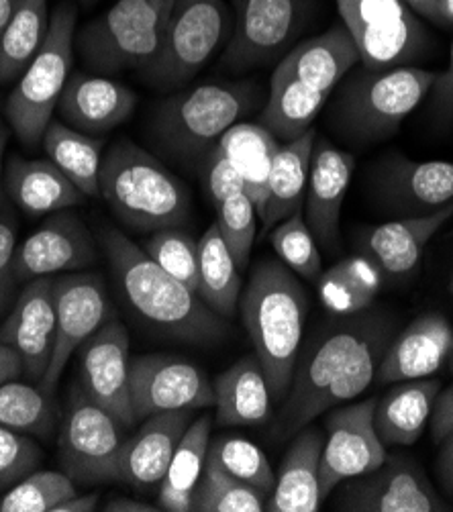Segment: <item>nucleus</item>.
<instances>
[{
	"label": "nucleus",
	"instance_id": "f257e3e1",
	"mask_svg": "<svg viewBox=\"0 0 453 512\" xmlns=\"http://www.w3.org/2000/svg\"><path fill=\"white\" fill-rule=\"evenodd\" d=\"M392 325L378 315H351L331 327L296 364L282 413L278 439L286 441L333 406L360 396L374 382L390 343Z\"/></svg>",
	"mask_w": 453,
	"mask_h": 512
},
{
	"label": "nucleus",
	"instance_id": "f03ea898",
	"mask_svg": "<svg viewBox=\"0 0 453 512\" xmlns=\"http://www.w3.org/2000/svg\"><path fill=\"white\" fill-rule=\"evenodd\" d=\"M103 247L125 300L149 327L194 345H213L229 335L227 319L151 260L123 231L105 229Z\"/></svg>",
	"mask_w": 453,
	"mask_h": 512
},
{
	"label": "nucleus",
	"instance_id": "7ed1b4c3",
	"mask_svg": "<svg viewBox=\"0 0 453 512\" xmlns=\"http://www.w3.org/2000/svg\"><path fill=\"white\" fill-rule=\"evenodd\" d=\"M239 311L254 353L266 372L272 398L284 400L309 317L305 288L280 260H262L239 298Z\"/></svg>",
	"mask_w": 453,
	"mask_h": 512
},
{
	"label": "nucleus",
	"instance_id": "20e7f679",
	"mask_svg": "<svg viewBox=\"0 0 453 512\" xmlns=\"http://www.w3.org/2000/svg\"><path fill=\"white\" fill-rule=\"evenodd\" d=\"M98 196L119 221L139 233L184 227L190 219V192L184 182L129 139L117 141L105 153Z\"/></svg>",
	"mask_w": 453,
	"mask_h": 512
},
{
	"label": "nucleus",
	"instance_id": "39448f33",
	"mask_svg": "<svg viewBox=\"0 0 453 512\" xmlns=\"http://www.w3.org/2000/svg\"><path fill=\"white\" fill-rule=\"evenodd\" d=\"M260 90L249 82H211L168 98L154 119V137L170 156L203 158L233 125L254 111Z\"/></svg>",
	"mask_w": 453,
	"mask_h": 512
},
{
	"label": "nucleus",
	"instance_id": "423d86ee",
	"mask_svg": "<svg viewBox=\"0 0 453 512\" xmlns=\"http://www.w3.org/2000/svg\"><path fill=\"white\" fill-rule=\"evenodd\" d=\"M437 72L402 66L366 70L349 78L339 94L335 121L339 131L360 143L386 139L398 131L431 92Z\"/></svg>",
	"mask_w": 453,
	"mask_h": 512
},
{
	"label": "nucleus",
	"instance_id": "0eeeda50",
	"mask_svg": "<svg viewBox=\"0 0 453 512\" xmlns=\"http://www.w3.org/2000/svg\"><path fill=\"white\" fill-rule=\"evenodd\" d=\"M76 21L78 13L72 5H60L52 13L41 49L17 78L7 100V119L25 147H37L54 121L74 64Z\"/></svg>",
	"mask_w": 453,
	"mask_h": 512
},
{
	"label": "nucleus",
	"instance_id": "6e6552de",
	"mask_svg": "<svg viewBox=\"0 0 453 512\" xmlns=\"http://www.w3.org/2000/svg\"><path fill=\"white\" fill-rule=\"evenodd\" d=\"M174 0H117L76 33L84 62L103 74L147 68L160 54Z\"/></svg>",
	"mask_w": 453,
	"mask_h": 512
},
{
	"label": "nucleus",
	"instance_id": "1a4fd4ad",
	"mask_svg": "<svg viewBox=\"0 0 453 512\" xmlns=\"http://www.w3.org/2000/svg\"><path fill=\"white\" fill-rule=\"evenodd\" d=\"M233 15L227 0H174L164 41L145 78L158 88L192 80L229 41Z\"/></svg>",
	"mask_w": 453,
	"mask_h": 512
},
{
	"label": "nucleus",
	"instance_id": "9d476101",
	"mask_svg": "<svg viewBox=\"0 0 453 512\" xmlns=\"http://www.w3.org/2000/svg\"><path fill=\"white\" fill-rule=\"evenodd\" d=\"M335 5L362 68H402L425 56L429 33L402 0H335Z\"/></svg>",
	"mask_w": 453,
	"mask_h": 512
},
{
	"label": "nucleus",
	"instance_id": "9b49d317",
	"mask_svg": "<svg viewBox=\"0 0 453 512\" xmlns=\"http://www.w3.org/2000/svg\"><path fill=\"white\" fill-rule=\"evenodd\" d=\"M127 427L107 408L90 400L84 390L68 400L62 429L60 457L64 472L82 484L121 480L123 431Z\"/></svg>",
	"mask_w": 453,
	"mask_h": 512
},
{
	"label": "nucleus",
	"instance_id": "f8f14e48",
	"mask_svg": "<svg viewBox=\"0 0 453 512\" xmlns=\"http://www.w3.org/2000/svg\"><path fill=\"white\" fill-rule=\"evenodd\" d=\"M233 29L221 66L243 72L278 60L307 23V0H231Z\"/></svg>",
	"mask_w": 453,
	"mask_h": 512
},
{
	"label": "nucleus",
	"instance_id": "ddd939ff",
	"mask_svg": "<svg viewBox=\"0 0 453 512\" xmlns=\"http://www.w3.org/2000/svg\"><path fill=\"white\" fill-rule=\"evenodd\" d=\"M337 510L351 512H445L451 504L435 490L411 457L392 455L376 470L343 482Z\"/></svg>",
	"mask_w": 453,
	"mask_h": 512
},
{
	"label": "nucleus",
	"instance_id": "4468645a",
	"mask_svg": "<svg viewBox=\"0 0 453 512\" xmlns=\"http://www.w3.org/2000/svg\"><path fill=\"white\" fill-rule=\"evenodd\" d=\"M131 404L137 421L151 415L215 406V388L196 364L176 355H139L131 360Z\"/></svg>",
	"mask_w": 453,
	"mask_h": 512
},
{
	"label": "nucleus",
	"instance_id": "2eb2a0df",
	"mask_svg": "<svg viewBox=\"0 0 453 512\" xmlns=\"http://www.w3.org/2000/svg\"><path fill=\"white\" fill-rule=\"evenodd\" d=\"M113 319L107 288L92 274L56 276V343L39 388L54 396L72 355Z\"/></svg>",
	"mask_w": 453,
	"mask_h": 512
},
{
	"label": "nucleus",
	"instance_id": "dca6fc26",
	"mask_svg": "<svg viewBox=\"0 0 453 512\" xmlns=\"http://www.w3.org/2000/svg\"><path fill=\"white\" fill-rule=\"evenodd\" d=\"M376 398L333 411L325 421L327 439L321 455L323 500L343 482L364 476L386 459V445L374 425Z\"/></svg>",
	"mask_w": 453,
	"mask_h": 512
},
{
	"label": "nucleus",
	"instance_id": "f3484780",
	"mask_svg": "<svg viewBox=\"0 0 453 512\" xmlns=\"http://www.w3.org/2000/svg\"><path fill=\"white\" fill-rule=\"evenodd\" d=\"M374 198L394 215L419 217L453 202V162L384 158L370 180Z\"/></svg>",
	"mask_w": 453,
	"mask_h": 512
},
{
	"label": "nucleus",
	"instance_id": "a211bd4d",
	"mask_svg": "<svg viewBox=\"0 0 453 512\" xmlns=\"http://www.w3.org/2000/svg\"><path fill=\"white\" fill-rule=\"evenodd\" d=\"M84 394L115 415L127 429L137 423L131 404L129 335L123 323L111 319L80 347Z\"/></svg>",
	"mask_w": 453,
	"mask_h": 512
},
{
	"label": "nucleus",
	"instance_id": "6ab92c4d",
	"mask_svg": "<svg viewBox=\"0 0 453 512\" xmlns=\"http://www.w3.org/2000/svg\"><path fill=\"white\" fill-rule=\"evenodd\" d=\"M0 341L23 360V372L41 382L56 343V276L25 282L9 317L0 323Z\"/></svg>",
	"mask_w": 453,
	"mask_h": 512
},
{
	"label": "nucleus",
	"instance_id": "aec40b11",
	"mask_svg": "<svg viewBox=\"0 0 453 512\" xmlns=\"http://www.w3.org/2000/svg\"><path fill=\"white\" fill-rule=\"evenodd\" d=\"M96 258L92 235L84 221L68 211L54 213L31 233L15 255L17 282L60 276L90 266Z\"/></svg>",
	"mask_w": 453,
	"mask_h": 512
},
{
	"label": "nucleus",
	"instance_id": "412c9836",
	"mask_svg": "<svg viewBox=\"0 0 453 512\" xmlns=\"http://www.w3.org/2000/svg\"><path fill=\"white\" fill-rule=\"evenodd\" d=\"M354 172L356 160L351 153L335 147L325 137L315 139L302 215L319 247L327 251H335L339 245L341 209Z\"/></svg>",
	"mask_w": 453,
	"mask_h": 512
},
{
	"label": "nucleus",
	"instance_id": "4be33fe9",
	"mask_svg": "<svg viewBox=\"0 0 453 512\" xmlns=\"http://www.w3.org/2000/svg\"><path fill=\"white\" fill-rule=\"evenodd\" d=\"M135 105L137 94L123 82L74 72L56 111L66 125L94 137L123 125L133 115Z\"/></svg>",
	"mask_w": 453,
	"mask_h": 512
},
{
	"label": "nucleus",
	"instance_id": "5701e85b",
	"mask_svg": "<svg viewBox=\"0 0 453 512\" xmlns=\"http://www.w3.org/2000/svg\"><path fill=\"white\" fill-rule=\"evenodd\" d=\"M453 353V327L439 313L417 317L388 343L376 378L380 382H409L439 372Z\"/></svg>",
	"mask_w": 453,
	"mask_h": 512
},
{
	"label": "nucleus",
	"instance_id": "b1692460",
	"mask_svg": "<svg viewBox=\"0 0 453 512\" xmlns=\"http://www.w3.org/2000/svg\"><path fill=\"white\" fill-rule=\"evenodd\" d=\"M453 219V202L419 217H402L370 227L362 239V253L372 258L384 276H409L421 262L429 241Z\"/></svg>",
	"mask_w": 453,
	"mask_h": 512
},
{
	"label": "nucleus",
	"instance_id": "393cba45",
	"mask_svg": "<svg viewBox=\"0 0 453 512\" xmlns=\"http://www.w3.org/2000/svg\"><path fill=\"white\" fill-rule=\"evenodd\" d=\"M194 421V411L160 413L143 419L137 433L125 439L121 453V480L135 488L162 484L172 457Z\"/></svg>",
	"mask_w": 453,
	"mask_h": 512
},
{
	"label": "nucleus",
	"instance_id": "a878e982",
	"mask_svg": "<svg viewBox=\"0 0 453 512\" xmlns=\"http://www.w3.org/2000/svg\"><path fill=\"white\" fill-rule=\"evenodd\" d=\"M356 66H360V54L354 39L343 25H335L292 47L272 74L331 94Z\"/></svg>",
	"mask_w": 453,
	"mask_h": 512
},
{
	"label": "nucleus",
	"instance_id": "bb28decb",
	"mask_svg": "<svg viewBox=\"0 0 453 512\" xmlns=\"http://www.w3.org/2000/svg\"><path fill=\"white\" fill-rule=\"evenodd\" d=\"M323 433L305 427L298 431L282 459L276 474V486L268 496L266 510L270 512H317L321 496V455Z\"/></svg>",
	"mask_w": 453,
	"mask_h": 512
},
{
	"label": "nucleus",
	"instance_id": "cd10ccee",
	"mask_svg": "<svg viewBox=\"0 0 453 512\" xmlns=\"http://www.w3.org/2000/svg\"><path fill=\"white\" fill-rule=\"evenodd\" d=\"M215 388V421L219 427L264 425L272 415V390L256 353L237 360L219 374Z\"/></svg>",
	"mask_w": 453,
	"mask_h": 512
},
{
	"label": "nucleus",
	"instance_id": "c85d7f7f",
	"mask_svg": "<svg viewBox=\"0 0 453 512\" xmlns=\"http://www.w3.org/2000/svg\"><path fill=\"white\" fill-rule=\"evenodd\" d=\"M5 190L31 217L62 213L84 202V194L49 160L13 158L7 166Z\"/></svg>",
	"mask_w": 453,
	"mask_h": 512
},
{
	"label": "nucleus",
	"instance_id": "c756f323",
	"mask_svg": "<svg viewBox=\"0 0 453 512\" xmlns=\"http://www.w3.org/2000/svg\"><path fill=\"white\" fill-rule=\"evenodd\" d=\"M439 392L441 382L431 376L398 382L388 390L374 408V425L382 443L386 447L417 443L433 415Z\"/></svg>",
	"mask_w": 453,
	"mask_h": 512
},
{
	"label": "nucleus",
	"instance_id": "7c9ffc66",
	"mask_svg": "<svg viewBox=\"0 0 453 512\" xmlns=\"http://www.w3.org/2000/svg\"><path fill=\"white\" fill-rule=\"evenodd\" d=\"M317 133L311 129L292 141L278 147L272 162V172L268 180V198L262 213L264 229L270 231L280 221L302 211L305 192L311 172V158Z\"/></svg>",
	"mask_w": 453,
	"mask_h": 512
},
{
	"label": "nucleus",
	"instance_id": "2f4dec72",
	"mask_svg": "<svg viewBox=\"0 0 453 512\" xmlns=\"http://www.w3.org/2000/svg\"><path fill=\"white\" fill-rule=\"evenodd\" d=\"M219 151L231 162L245 182V192L256 204L258 217L262 219L268 180L272 172V162L278 153V139L264 127L254 123H237L217 141Z\"/></svg>",
	"mask_w": 453,
	"mask_h": 512
},
{
	"label": "nucleus",
	"instance_id": "473e14b6",
	"mask_svg": "<svg viewBox=\"0 0 453 512\" xmlns=\"http://www.w3.org/2000/svg\"><path fill=\"white\" fill-rule=\"evenodd\" d=\"M384 278V272L372 258L366 253H356L325 270L317 280V290L331 315L351 317L370 309Z\"/></svg>",
	"mask_w": 453,
	"mask_h": 512
},
{
	"label": "nucleus",
	"instance_id": "72a5a7b5",
	"mask_svg": "<svg viewBox=\"0 0 453 512\" xmlns=\"http://www.w3.org/2000/svg\"><path fill=\"white\" fill-rule=\"evenodd\" d=\"M241 288V270L215 223L198 239V296L219 317L233 319Z\"/></svg>",
	"mask_w": 453,
	"mask_h": 512
},
{
	"label": "nucleus",
	"instance_id": "f704fd0d",
	"mask_svg": "<svg viewBox=\"0 0 453 512\" xmlns=\"http://www.w3.org/2000/svg\"><path fill=\"white\" fill-rule=\"evenodd\" d=\"M211 425H213L211 415L198 417L188 425L172 457L170 468L162 480V488L158 496L160 510L192 512L194 490L207 466V455L211 445Z\"/></svg>",
	"mask_w": 453,
	"mask_h": 512
},
{
	"label": "nucleus",
	"instance_id": "c9c22d12",
	"mask_svg": "<svg viewBox=\"0 0 453 512\" xmlns=\"http://www.w3.org/2000/svg\"><path fill=\"white\" fill-rule=\"evenodd\" d=\"M43 149L52 162L84 196H96L103 170V143L64 121H52L43 135Z\"/></svg>",
	"mask_w": 453,
	"mask_h": 512
},
{
	"label": "nucleus",
	"instance_id": "e433bc0d",
	"mask_svg": "<svg viewBox=\"0 0 453 512\" xmlns=\"http://www.w3.org/2000/svg\"><path fill=\"white\" fill-rule=\"evenodd\" d=\"M327 100L329 94L325 92L272 74L270 94L260 125H264L278 141H292L313 129V123Z\"/></svg>",
	"mask_w": 453,
	"mask_h": 512
},
{
	"label": "nucleus",
	"instance_id": "4c0bfd02",
	"mask_svg": "<svg viewBox=\"0 0 453 512\" xmlns=\"http://www.w3.org/2000/svg\"><path fill=\"white\" fill-rule=\"evenodd\" d=\"M47 0H19V5L0 35V86L17 82L41 49L49 29Z\"/></svg>",
	"mask_w": 453,
	"mask_h": 512
},
{
	"label": "nucleus",
	"instance_id": "58836bf2",
	"mask_svg": "<svg viewBox=\"0 0 453 512\" xmlns=\"http://www.w3.org/2000/svg\"><path fill=\"white\" fill-rule=\"evenodd\" d=\"M266 502L268 494L231 478L207 459L194 490L192 512H264Z\"/></svg>",
	"mask_w": 453,
	"mask_h": 512
},
{
	"label": "nucleus",
	"instance_id": "ea45409f",
	"mask_svg": "<svg viewBox=\"0 0 453 512\" xmlns=\"http://www.w3.org/2000/svg\"><path fill=\"white\" fill-rule=\"evenodd\" d=\"M56 421L52 396L17 380L0 386V425L45 437Z\"/></svg>",
	"mask_w": 453,
	"mask_h": 512
},
{
	"label": "nucleus",
	"instance_id": "a19ab883",
	"mask_svg": "<svg viewBox=\"0 0 453 512\" xmlns=\"http://www.w3.org/2000/svg\"><path fill=\"white\" fill-rule=\"evenodd\" d=\"M207 459L219 466L223 472H227L231 478L247 486H254L268 496L276 486V474L266 453L249 439L219 437L209 445Z\"/></svg>",
	"mask_w": 453,
	"mask_h": 512
},
{
	"label": "nucleus",
	"instance_id": "79ce46f5",
	"mask_svg": "<svg viewBox=\"0 0 453 512\" xmlns=\"http://www.w3.org/2000/svg\"><path fill=\"white\" fill-rule=\"evenodd\" d=\"M270 243L278 260L290 268L296 276L309 282H317L323 274L321 247L309 229L302 211L290 215L270 229Z\"/></svg>",
	"mask_w": 453,
	"mask_h": 512
},
{
	"label": "nucleus",
	"instance_id": "37998d69",
	"mask_svg": "<svg viewBox=\"0 0 453 512\" xmlns=\"http://www.w3.org/2000/svg\"><path fill=\"white\" fill-rule=\"evenodd\" d=\"M76 494V482L66 472H31L0 496V512H54Z\"/></svg>",
	"mask_w": 453,
	"mask_h": 512
},
{
	"label": "nucleus",
	"instance_id": "c03bdc74",
	"mask_svg": "<svg viewBox=\"0 0 453 512\" xmlns=\"http://www.w3.org/2000/svg\"><path fill=\"white\" fill-rule=\"evenodd\" d=\"M145 253L168 274L198 294V241L182 227H168L149 235Z\"/></svg>",
	"mask_w": 453,
	"mask_h": 512
},
{
	"label": "nucleus",
	"instance_id": "a18cd8bd",
	"mask_svg": "<svg viewBox=\"0 0 453 512\" xmlns=\"http://www.w3.org/2000/svg\"><path fill=\"white\" fill-rule=\"evenodd\" d=\"M258 209L247 192L235 194L217 207V227L227 243L239 270H245L251 260L258 233Z\"/></svg>",
	"mask_w": 453,
	"mask_h": 512
},
{
	"label": "nucleus",
	"instance_id": "49530a36",
	"mask_svg": "<svg viewBox=\"0 0 453 512\" xmlns=\"http://www.w3.org/2000/svg\"><path fill=\"white\" fill-rule=\"evenodd\" d=\"M41 464V449L29 433L0 425V490L15 486Z\"/></svg>",
	"mask_w": 453,
	"mask_h": 512
},
{
	"label": "nucleus",
	"instance_id": "de8ad7c7",
	"mask_svg": "<svg viewBox=\"0 0 453 512\" xmlns=\"http://www.w3.org/2000/svg\"><path fill=\"white\" fill-rule=\"evenodd\" d=\"M205 182L215 209L227 198L245 192L243 178L219 151L217 145L205 156Z\"/></svg>",
	"mask_w": 453,
	"mask_h": 512
},
{
	"label": "nucleus",
	"instance_id": "09e8293b",
	"mask_svg": "<svg viewBox=\"0 0 453 512\" xmlns=\"http://www.w3.org/2000/svg\"><path fill=\"white\" fill-rule=\"evenodd\" d=\"M17 233L7 221H0V313L7 311L13 300L17 282L15 255H17Z\"/></svg>",
	"mask_w": 453,
	"mask_h": 512
},
{
	"label": "nucleus",
	"instance_id": "8fccbe9b",
	"mask_svg": "<svg viewBox=\"0 0 453 512\" xmlns=\"http://www.w3.org/2000/svg\"><path fill=\"white\" fill-rule=\"evenodd\" d=\"M431 96L435 115L441 121H453V41L449 49V64L441 74H437Z\"/></svg>",
	"mask_w": 453,
	"mask_h": 512
},
{
	"label": "nucleus",
	"instance_id": "3c124183",
	"mask_svg": "<svg viewBox=\"0 0 453 512\" xmlns=\"http://www.w3.org/2000/svg\"><path fill=\"white\" fill-rule=\"evenodd\" d=\"M449 433H453V386L439 392L431 415L433 441L439 443Z\"/></svg>",
	"mask_w": 453,
	"mask_h": 512
},
{
	"label": "nucleus",
	"instance_id": "603ef678",
	"mask_svg": "<svg viewBox=\"0 0 453 512\" xmlns=\"http://www.w3.org/2000/svg\"><path fill=\"white\" fill-rule=\"evenodd\" d=\"M437 453V462H435V470H437V478L441 484V490L453 498V433H449L447 437H443Z\"/></svg>",
	"mask_w": 453,
	"mask_h": 512
},
{
	"label": "nucleus",
	"instance_id": "864d4df0",
	"mask_svg": "<svg viewBox=\"0 0 453 512\" xmlns=\"http://www.w3.org/2000/svg\"><path fill=\"white\" fill-rule=\"evenodd\" d=\"M23 374L21 355L7 343L0 341V386L17 380Z\"/></svg>",
	"mask_w": 453,
	"mask_h": 512
},
{
	"label": "nucleus",
	"instance_id": "5fc2aeb1",
	"mask_svg": "<svg viewBox=\"0 0 453 512\" xmlns=\"http://www.w3.org/2000/svg\"><path fill=\"white\" fill-rule=\"evenodd\" d=\"M98 506V494H84L78 496V492L64 502H60L54 512H92Z\"/></svg>",
	"mask_w": 453,
	"mask_h": 512
},
{
	"label": "nucleus",
	"instance_id": "6e6d98bb",
	"mask_svg": "<svg viewBox=\"0 0 453 512\" xmlns=\"http://www.w3.org/2000/svg\"><path fill=\"white\" fill-rule=\"evenodd\" d=\"M109 512H158L160 506L139 502V500H129V498H117L107 504Z\"/></svg>",
	"mask_w": 453,
	"mask_h": 512
},
{
	"label": "nucleus",
	"instance_id": "4d7b16f0",
	"mask_svg": "<svg viewBox=\"0 0 453 512\" xmlns=\"http://www.w3.org/2000/svg\"><path fill=\"white\" fill-rule=\"evenodd\" d=\"M435 25L453 29V0H435Z\"/></svg>",
	"mask_w": 453,
	"mask_h": 512
},
{
	"label": "nucleus",
	"instance_id": "13d9d810",
	"mask_svg": "<svg viewBox=\"0 0 453 512\" xmlns=\"http://www.w3.org/2000/svg\"><path fill=\"white\" fill-rule=\"evenodd\" d=\"M413 13H417L421 19L431 21L435 19V0H402Z\"/></svg>",
	"mask_w": 453,
	"mask_h": 512
},
{
	"label": "nucleus",
	"instance_id": "bf43d9fd",
	"mask_svg": "<svg viewBox=\"0 0 453 512\" xmlns=\"http://www.w3.org/2000/svg\"><path fill=\"white\" fill-rule=\"evenodd\" d=\"M17 5H19V0H0V35H3L5 27L9 25Z\"/></svg>",
	"mask_w": 453,
	"mask_h": 512
},
{
	"label": "nucleus",
	"instance_id": "052dcab7",
	"mask_svg": "<svg viewBox=\"0 0 453 512\" xmlns=\"http://www.w3.org/2000/svg\"><path fill=\"white\" fill-rule=\"evenodd\" d=\"M7 141H9V133L5 131L3 135H0V207H3V186H5V180H3V153H5V147H7Z\"/></svg>",
	"mask_w": 453,
	"mask_h": 512
},
{
	"label": "nucleus",
	"instance_id": "680f3d73",
	"mask_svg": "<svg viewBox=\"0 0 453 512\" xmlns=\"http://www.w3.org/2000/svg\"><path fill=\"white\" fill-rule=\"evenodd\" d=\"M447 364H449V370H451V374H453V353H451V357H449V362H447Z\"/></svg>",
	"mask_w": 453,
	"mask_h": 512
},
{
	"label": "nucleus",
	"instance_id": "e2e57ef3",
	"mask_svg": "<svg viewBox=\"0 0 453 512\" xmlns=\"http://www.w3.org/2000/svg\"><path fill=\"white\" fill-rule=\"evenodd\" d=\"M5 133V127H3V117H0V135Z\"/></svg>",
	"mask_w": 453,
	"mask_h": 512
},
{
	"label": "nucleus",
	"instance_id": "0e129e2a",
	"mask_svg": "<svg viewBox=\"0 0 453 512\" xmlns=\"http://www.w3.org/2000/svg\"><path fill=\"white\" fill-rule=\"evenodd\" d=\"M449 290H451V294H453V278H451V282H449Z\"/></svg>",
	"mask_w": 453,
	"mask_h": 512
},
{
	"label": "nucleus",
	"instance_id": "69168bd1",
	"mask_svg": "<svg viewBox=\"0 0 453 512\" xmlns=\"http://www.w3.org/2000/svg\"><path fill=\"white\" fill-rule=\"evenodd\" d=\"M82 3H86V5H90V3H92V0H82Z\"/></svg>",
	"mask_w": 453,
	"mask_h": 512
}]
</instances>
